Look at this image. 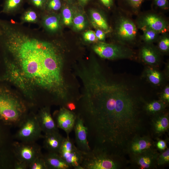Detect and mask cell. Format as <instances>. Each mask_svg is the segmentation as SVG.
I'll use <instances>...</instances> for the list:
<instances>
[{
    "label": "cell",
    "mask_w": 169,
    "mask_h": 169,
    "mask_svg": "<svg viewBox=\"0 0 169 169\" xmlns=\"http://www.w3.org/2000/svg\"><path fill=\"white\" fill-rule=\"evenodd\" d=\"M89 0H80L81 2L83 3H85L88 1Z\"/></svg>",
    "instance_id": "43"
},
{
    "label": "cell",
    "mask_w": 169,
    "mask_h": 169,
    "mask_svg": "<svg viewBox=\"0 0 169 169\" xmlns=\"http://www.w3.org/2000/svg\"><path fill=\"white\" fill-rule=\"evenodd\" d=\"M82 154L81 166L83 169H119L123 165L121 156L100 148H93Z\"/></svg>",
    "instance_id": "3"
},
{
    "label": "cell",
    "mask_w": 169,
    "mask_h": 169,
    "mask_svg": "<svg viewBox=\"0 0 169 169\" xmlns=\"http://www.w3.org/2000/svg\"><path fill=\"white\" fill-rule=\"evenodd\" d=\"M19 127L14 135V138L19 141L36 142L43 137L36 115L33 113L28 114Z\"/></svg>",
    "instance_id": "6"
},
{
    "label": "cell",
    "mask_w": 169,
    "mask_h": 169,
    "mask_svg": "<svg viewBox=\"0 0 169 169\" xmlns=\"http://www.w3.org/2000/svg\"><path fill=\"white\" fill-rule=\"evenodd\" d=\"M159 153L155 147L141 153L129 156L130 162L134 166L141 169L156 168V160Z\"/></svg>",
    "instance_id": "11"
},
{
    "label": "cell",
    "mask_w": 169,
    "mask_h": 169,
    "mask_svg": "<svg viewBox=\"0 0 169 169\" xmlns=\"http://www.w3.org/2000/svg\"><path fill=\"white\" fill-rule=\"evenodd\" d=\"M48 6L50 9L58 10L61 7V1L60 0H49L48 3Z\"/></svg>",
    "instance_id": "36"
},
{
    "label": "cell",
    "mask_w": 169,
    "mask_h": 169,
    "mask_svg": "<svg viewBox=\"0 0 169 169\" xmlns=\"http://www.w3.org/2000/svg\"><path fill=\"white\" fill-rule=\"evenodd\" d=\"M28 166L25 162L15 159L13 166V169H28Z\"/></svg>",
    "instance_id": "38"
},
{
    "label": "cell",
    "mask_w": 169,
    "mask_h": 169,
    "mask_svg": "<svg viewBox=\"0 0 169 169\" xmlns=\"http://www.w3.org/2000/svg\"><path fill=\"white\" fill-rule=\"evenodd\" d=\"M90 15L95 26L98 28L107 33L111 31V29L106 18L101 13L96 10H93L90 12Z\"/></svg>",
    "instance_id": "23"
},
{
    "label": "cell",
    "mask_w": 169,
    "mask_h": 169,
    "mask_svg": "<svg viewBox=\"0 0 169 169\" xmlns=\"http://www.w3.org/2000/svg\"><path fill=\"white\" fill-rule=\"evenodd\" d=\"M44 24L47 28L52 31L57 30L59 27V19L54 16L46 18L44 20Z\"/></svg>",
    "instance_id": "26"
},
{
    "label": "cell",
    "mask_w": 169,
    "mask_h": 169,
    "mask_svg": "<svg viewBox=\"0 0 169 169\" xmlns=\"http://www.w3.org/2000/svg\"><path fill=\"white\" fill-rule=\"evenodd\" d=\"M73 24L74 28L78 30L84 29L85 26V18L81 14H78L73 18Z\"/></svg>",
    "instance_id": "28"
},
{
    "label": "cell",
    "mask_w": 169,
    "mask_h": 169,
    "mask_svg": "<svg viewBox=\"0 0 169 169\" xmlns=\"http://www.w3.org/2000/svg\"><path fill=\"white\" fill-rule=\"evenodd\" d=\"M169 62L167 63L166 64L165 71L164 72V74L167 79H168L169 77Z\"/></svg>",
    "instance_id": "42"
},
{
    "label": "cell",
    "mask_w": 169,
    "mask_h": 169,
    "mask_svg": "<svg viewBox=\"0 0 169 169\" xmlns=\"http://www.w3.org/2000/svg\"><path fill=\"white\" fill-rule=\"evenodd\" d=\"M77 115L64 107L56 112L53 118L58 128L64 131L67 136L74 129Z\"/></svg>",
    "instance_id": "13"
},
{
    "label": "cell",
    "mask_w": 169,
    "mask_h": 169,
    "mask_svg": "<svg viewBox=\"0 0 169 169\" xmlns=\"http://www.w3.org/2000/svg\"><path fill=\"white\" fill-rule=\"evenodd\" d=\"M159 100L168 105L169 103V86L166 85L159 95Z\"/></svg>",
    "instance_id": "33"
},
{
    "label": "cell",
    "mask_w": 169,
    "mask_h": 169,
    "mask_svg": "<svg viewBox=\"0 0 169 169\" xmlns=\"http://www.w3.org/2000/svg\"><path fill=\"white\" fill-rule=\"evenodd\" d=\"M151 125L153 133L157 138L168 131L169 113L165 111L151 116Z\"/></svg>",
    "instance_id": "16"
},
{
    "label": "cell",
    "mask_w": 169,
    "mask_h": 169,
    "mask_svg": "<svg viewBox=\"0 0 169 169\" xmlns=\"http://www.w3.org/2000/svg\"><path fill=\"white\" fill-rule=\"evenodd\" d=\"M8 126L0 121V169H12L14 157Z\"/></svg>",
    "instance_id": "8"
},
{
    "label": "cell",
    "mask_w": 169,
    "mask_h": 169,
    "mask_svg": "<svg viewBox=\"0 0 169 169\" xmlns=\"http://www.w3.org/2000/svg\"><path fill=\"white\" fill-rule=\"evenodd\" d=\"M168 105L160 100L149 102H144L143 110L147 115L152 116L165 111Z\"/></svg>",
    "instance_id": "22"
},
{
    "label": "cell",
    "mask_w": 169,
    "mask_h": 169,
    "mask_svg": "<svg viewBox=\"0 0 169 169\" xmlns=\"http://www.w3.org/2000/svg\"><path fill=\"white\" fill-rule=\"evenodd\" d=\"M169 163V149L167 148L164 151L159 153L156 160L157 165L163 166Z\"/></svg>",
    "instance_id": "31"
},
{
    "label": "cell",
    "mask_w": 169,
    "mask_h": 169,
    "mask_svg": "<svg viewBox=\"0 0 169 169\" xmlns=\"http://www.w3.org/2000/svg\"><path fill=\"white\" fill-rule=\"evenodd\" d=\"M101 3L105 7L110 9L113 6L114 0H100Z\"/></svg>",
    "instance_id": "40"
},
{
    "label": "cell",
    "mask_w": 169,
    "mask_h": 169,
    "mask_svg": "<svg viewBox=\"0 0 169 169\" xmlns=\"http://www.w3.org/2000/svg\"><path fill=\"white\" fill-rule=\"evenodd\" d=\"M144 0H118L119 8L130 15H138Z\"/></svg>",
    "instance_id": "21"
},
{
    "label": "cell",
    "mask_w": 169,
    "mask_h": 169,
    "mask_svg": "<svg viewBox=\"0 0 169 169\" xmlns=\"http://www.w3.org/2000/svg\"><path fill=\"white\" fill-rule=\"evenodd\" d=\"M156 42V46L162 55L169 53V36L168 32L161 34Z\"/></svg>",
    "instance_id": "25"
},
{
    "label": "cell",
    "mask_w": 169,
    "mask_h": 169,
    "mask_svg": "<svg viewBox=\"0 0 169 169\" xmlns=\"http://www.w3.org/2000/svg\"><path fill=\"white\" fill-rule=\"evenodd\" d=\"M74 129L76 146L83 152L90 151L91 149L87 139V128L82 119L77 115Z\"/></svg>",
    "instance_id": "15"
},
{
    "label": "cell",
    "mask_w": 169,
    "mask_h": 169,
    "mask_svg": "<svg viewBox=\"0 0 169 169\" xmlns=\"http://www.w3.org/2000/svg\"><path fill=\"white\" fill-rule=\"evenodd\" d=\"M135 21L138 29L146 28L151 29L160 34L167 33L169 25L167 20L155 11H147L138 14Z\"/></svg>",
    "instance_id": "7"
},
{
    "label": "cell",
    "mask_w": 169,
    "mask_h": 169,
    "mask_svg": "<svg viewBox=\"0 0 169 169\" xmlns=\"http://www.w3.org/2000/svg\"><path fill=\"white\" fill-rule=\"evenodd\" d=\"M163 55L153 44L143 43L139 51L140 60L146 65L158 67L162 61Z\"/></svg>",
    "instance_id": "12"
},
{
    "label": "cell",
    "mask_w": 169,
    "mask_h": 169,
    "mask_svg": "<svg viewBox=\"0 0 169 169\" xmlns=\"http://www.w3.org/2000/svg\"><path fill=\"white\" fill-rule=\"evenodd\" d=\"M0 82L18 87L31 104L36 90L48 92L61 105L71 100L63 56L56 45L13 30L6 24L0 30Z\"/></svg>",
    "instance_id": "1"
},
{
    "label": "cell",
    "mask_w": 169,
    "mask_h": 169,
    "mask_svg": "<svg viewBox=\"0 0 169 169\" xmlns=\"http://www.w3.org/2000/svg\"><path fill=\"white\" fill-rule=\"evenodd\" d=\"M142 76L151 84L155 86L162 85L166 79L164 73L157 67L148 65L145 68Z\"/></svg>",
    "instance_id": "19"
},
{
    "label": "cell",
    "mask_w": 169,
    "mask_h": 169,
    "mask_svg": "<svg viewBox=\"0 0 169 169\" xmlns=\"http://www.w3.org/2000/svg\"><path fill=\"white\" fill-rule=\"evenodd\" d=\"M84 40L89 42H95L98 41L95 32L92 30H88L84 32L83 34Z\"/></svg>",
    "instance_id": "34"
},
{
    "label": "cell",
    "mask_w": 169,
    "mask_h": 169,
    "mask_svg": "<svg viewBox=\"0 0 169 169\" xmlns=\"http://www.w3.org/2000/svg\"><path fill=\"white\" fill-rule=\"evenodd\" d=\"M96 36L100 42H103L105 38L106 32L104 30L99 28H98L95 32Z\"/></svg>",
    "instance_id": "39"
},
{
    "label": "cell",
    "mask_w": 169,
    "mask_h": 169,
    "mask_svg": "<svg viewBox=\"0 0 169 169\" xmlns=\"http://www.w3.org/2000/svg\"><path fill=\"white\" fill-rule=\"evenodd\" d=\"M22 0H5L3 12L8 13L16 8L20 4Z\"/></svg>",
    "instance_id": "27"
},
{
    "label": "cell",
    "mask_w": 169,
    "mask_h": 169,
    "mask_svg": "<svg viewBox=\"0 0 169 169\" xmlns=\"http://www.w3.org/2000/svg\"><path fill=\"white\" fill-rule=\"evenodd\" d=\"M47 169H70L71 167L67 164L59 153L49 152L43 155Z\"/></svg>",
    "instance_id": "20"
},
{
    "label": "cell",
    "mask_w": 169,
    "mask_h": 169,
    "mask_svg": "<svg viewBox=\"0 0 169 169\" xmlns=\"http://www.w3.org/2000/svg\"><path fill=\"white\" fill-rule=\"evenodd\" d=\"M33 3L38 8L42 7L44 3V0H31Z\"/></svg>",
    "instance_id": "41"
},
{
    "label": "cell",
    "mask_w": 169,
    "mask_h": 169,
    "mask_svg": "<svg viewBox=\"0 0 169 169\" xmlns=\"http://www.w3.org/2000/svg\"><path fill=\"white\" fill-rule=\"evenodd\" d=\"M143 33L140 37V39L143 43L153 44L157 41L161 34L148 28H142L141 29Z\"/></svg>",
    "instance_id": "24"
},
{
    "label": "cell",
    "mask_w": 169,
    "mask_h": 169,
    "mask_svg": "<svg viewBox=\"0 0 169 169\" xmlns=\"http://www.w3.org/2000/svg\"><path fill=\"white\" fill-rule=\"evenodd\" d=\"M12 150L15 159L25 162L28 166L36 158L43 155L40 146L36 142H13Z\"/></svg>",
    "instance_id": "9"
},
{
    "label": "cell",
    "mask_w": 169,
    "mask_h": 169,
    "mask_svg": "<svg viewBox=\"0 0 169 169\" xmlns=\"http://www.w3.org/2000/svg\"><path fill=\"white\" fill-rule=\"evenodd\" d=\"M58 153L72 168L83 169L81 166L82 152L75 145L69 136L64 137Z\"/></svg>",
    "instance_id": "10"
},
{
    "label": "cell",
    "mask_w": 169,
    "mask_h": 169,
    "mask_svg": "<svg viewBox=\"0 0 169 169\" xmlns=\"http://www.w3.org/2000/svg\"><path fill=\"white\" fill-rule=\"evenodd\" d=\"M62 14L63 22L65 25L69 26L73 24L72 12L69 8L68 7L64 8L62 10Z\"/></svg>",
    "instance_id": "30"
},
{
    "label": "cell",
    "mask_w": 169,
    "mask_h": 169,
    "mask_svg": "<svg viewBox=\"0 0 169 169\" xmlns=\"http://www.w3.org/2000/svg\"><path fill=\"white\" fill-rule=\"evenodd\" d=\"M94 52L100 58L110 60L131 59L135 53L129 47L117 43L98 42L93 46Z\"/></svg>",
    "instance_id": "5"
},
{
    "label": "cell",
    "mask_w": 169,
    "mask_h": 169,
    "mask_svg": "<svg viewBox=\"0 0 169 169\" xmlns=\"http://www.w3.org/2000/svg\"><path fill=\"white\" fill-rule=\"evenodd\" d=\"M114 32L116 43L128 47L139 41L138 28L130 15L119 8Z\"/></svg>",
    "instance_id": "4"
},
{
    "label": "cell",
    "mask_w": 169,
    "mask_h": 169,
    "mask_svg": "<svg viewBox=\"0 0 169 169\" xmlns=\"http://www.w3.org/2000/svg\"><path fill=\"white\" fill-rule=\"evenodd\" d=\"M37 18L36 13L33 11L27 12L24 15V20L28 22H33L36 21Z\"/></svg>",
    "instance_id": "37"
},
{
    "label": "cell",
    "mask_w": 169,
    "mask_h": 169,
    "mask_svg": "<svg viewBox=\"0 0 169 169\" xmlns=\"http://www.w3.org/2000/svg\"><path fill=\"white\" fill-rule=\"evenodd\" d=\"M155 142L150 136L137 135L128 144L126 153L129 156L138 154L149 149L154 148Z\"/></svg>",
    "instance_id": "14"
},
{
    "label": "cell",
    "mask_w": 169,
    "mask_h": 169,
    "mask_svg": "<svg viewBox=\"0 0 169 169\" xmlns=\"http://www.w3.org/2000/svg\"><path fill=\"white\" fill-rule=\"evenodd\" d=\"M152 4L157 9L164 11L169 9L168 0H152Z\"/></svg>",
    "instance_id": "32"
},
{
    "label": "cell",
    "mask_w": 169,
    "mask_h": 169,
    "mask_svg": "<svg viewBox=\"0 0 169 169\" xmlns=\"http://www.w3.org/2000/svg\"><path fill=\"white\" fill-rule=\"evenodd\" d=\"M28 169H47L43 155L36 158L29 165Z\"/></svg>",
    "instance_id": "29"
},
{
    "label": "cell",
    "mask_w": 169,
    "mask_h": 169,
    "mask_svg": "<svg viewBox=\"0 0 169 169\" xmlns=\"http://www.w3.org/2000/svg\"><path fill=\"white\" fill-rule=\"evenodd\" d=\"M28 114L26 102L0 82V121L8 126H19Z\"/></svg>",
    "instance_id": "2"
},
{
    "label": "cell",
    "mask_w": 169,
    "mask_h": 169,
    "mask_svg": "<svg viewBox=\"0 0 169 169\" xmlns=\"http://www.w3.org/2000/svg\"><path fill=\"white\" fill-rule=\"evenodd\" d=\"M156 148L160 152L166 150L167 147V142L166 140H163L157 138L156 141L155 142Z\"/></svg>",
    "instance_id": "35"
},
{
    "label": "cell",
    "mask_w": 169,
    "mask_h": 169,
    "mask_svg": "<svg viewBox=\"0 0 169 169\" xmlns=\"http://www.w3.org/2000/svg\"><path fill=\"white\" fill-rule=\"evenodd\" d=\"M36 115L42 131L45 134L59 131L49 106L42 108Z\"/></svg>",
    "instance_id": "17"
},
{
    "label": "cell",
    "mask_w": 169,
    "mask_h": 169,
    "mask_svg": "<svg viewBox=\"0 0 169 169\" xmlns=\"http://www.w3.org/2000/svg\"><path fill=\"white\" fill-rule=\"evenodd\" d=\"M43 138L44 148L48 152L58 153L64 138L59 131L45 134Z\"/></svg>",
    "instance_id": "18"
}]
</instances>
